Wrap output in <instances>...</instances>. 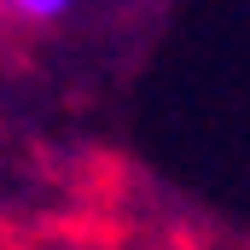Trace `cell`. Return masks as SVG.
I'll return each instance as SVG.
<instances>
[{
    "label": "cell",
    "mask_w": 250,
    "mask_h": 250,
    "mask_svg": "<svg viewBox=\"0 0 250 250\" xmlns=\"http://www.w3.org/2000/svg\"><path fill=\"white\" fill-rule=\"evenodd\" d=\"M6 6H12L18 18H35V23H47V18H64L76 0H6Z\"/></svg>",
    "instance_id": "6da1fadb"
}]
</instances>
